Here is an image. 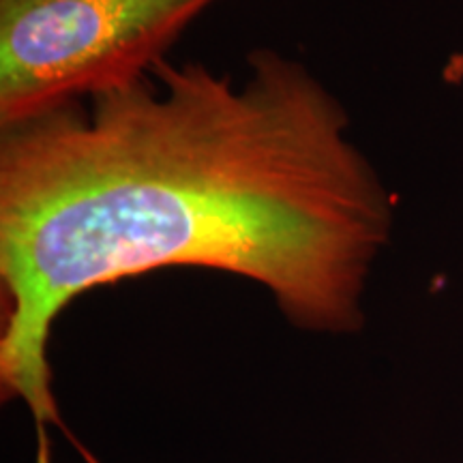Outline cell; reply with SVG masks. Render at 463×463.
Returning a JSON list of instances; mask_svg holds the SVG:
<instances>
[{"mask_svg": "<svg viewBox=\"0 0 463 463\" xmlns=\"http://www.w3.org/2000/svg\"><path fill=\"white\" fill-rule=\"evenodd\" d=\"M392 200L350 116L305 62L273 48L241 82L198 61L0 127V378L56 419L48 339L75 297L198 266L270 289L311 331L361 326Z\"/></svg>", "mask_w": 463, "mask_h": 463, "instance_id": "6da1fadb", "label": "cell"}, {"mask_svg": "<svg viewBox=\"0 0 463 463\" xmlns=\"http://www.w3.org/2000/svg\"><path fill=\"white\" fill-rule=\"evenodd\" d=\"M215 0H0V127L144 78Z\"/></svg>", "mask_w": 463, "mask_h": 463, "instance_id": "7a4b0ae2", "label": "cell"}]
</instances>
